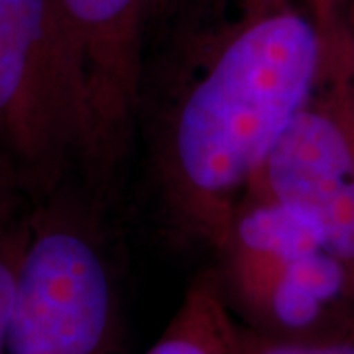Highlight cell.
Listing matches in <instances>:
<instances>
[{"label": "cell", "instance_id": "obj_1", "mask_svg": "<svg viewBox=\"0 0 354 354\" xmlns=\"http://www.w3.org/2000/svg\"><path fill=\"white\" fill-rule=\"evenodd\" d=\"M351 62L354 0H193L142 101L169 227L211 248L291 118Z\"/></svg>", "mask_w": 354, "mask_h": 354}, {"label": "cell", "instance_id": "obj_9", "mask_svg": "<svg viewBox=\"0 0 354 354\" xmlns=\"http://www.w3.org/2000/svg\"><path fill=\"white\" fill-rule=\"evenodd\" d=\"M234 354H354V327L317 337H272L236 321Z\"/></svg>", "mask_w": 354, "mask_h": 354}, {"label": "cell", "instance_id": "obj_5", "mask_svg": "<svg viewBox=\"0 0 354 354\" xmlns=\"http://www.w3.org/2000/svg\"><path fill=\"white\" fill-rule=\"evenodd\" d=\"M75 53L88 185L106 187L142 120L144 36L156 0H57Z\"/></svg>", "mask_w": 354, "mask_h": 354}, {"label": "cell", "instance_id": "obj_3", "mask_svg": "<svg viewBox=\"0 0 354 354\" xmlns=\"http://www.w3.org/2000/svg\"><path fill=\"white\" fill-rule=\"evenodd\" d=\"M113 246L93 195L69 183L38 201L4 354H120Z\"/></svg>", "mask_w": 354, "mask_h": 354}, {"label": "cell", "instance_id": "obj_8", "mask_svg": "<svg viewBox=\"0 0 354 354\" xmlns=\"http://www.w3.org/2000/svg\"><path fill=\"white\" fill-rule=\"evenodd\" d=\"M36 207L38 199L0 176V354L6 346Z\"/></svg>", "mask_w": 354, "mask_h": 354}, {"label": "cell", "instance_id": "obj_7", "mask_svg": "<svg viewBox=\"0 0 354 354\" xmlns=\"http://www.w3.org/2000/svg\"><path fill=\"white\" fill-rule=\"evenodd\" d=\"M234 341L236 317L209 268L191 281L162 335L144 354H234Z\"/></svg>", "mask_w": 354, "mask_h": 354}, {"label": "cell", "instance_id": "obj_6", "mask_svg": "<svg viewBox=\"0 0 354 354\" xmlns=\"http://www.w3.org/2000/svg\"><path fill=\"white\" fill-rule=\"evenodd\" d=\"M248 189L305 213L354 276V62L291 118Z\"/></svg>", "mask_w": 354, "mask_h": 354}, {"label": "cell", "instance_id": "obj_2", "mask_svg": "<svg viewBox=\"0 0 354 354\" xmlns=\"http://www.w3.org/2000/svg\"><path fill=\"white\" fill-rule=\"evenodd\" d=\"M218 288L236 321L272 337L354 327V276L309 216L248 189L211 246Z\"/></svg>", "mask_w": 354, "mask_h": 354}, {"label": "cell", "instance_id": "obj_4", "mask_svg": "<svg viewBox=\"0 0 354 354\" xmlns=\"http://www.w3.org/2000/svg\"><path fill=\"white\" fill-rule=\"evenodd\" d=\"M85 169L75 53L57 0H0V176L46 199Z\"/></svg>", "mask_w": 354, "mask_h": 354}]
</instances>
